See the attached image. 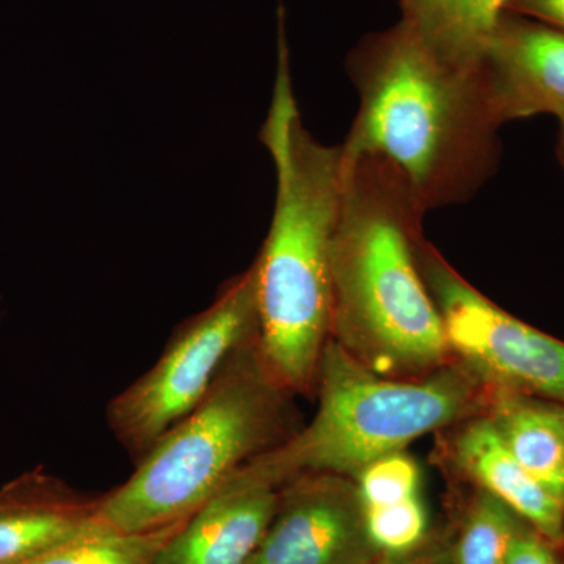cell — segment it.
Returning <instances> with one entry per match:
<instances>
[{
  "mask_svg": "<svg viewBox=\"0 0 564 564\" xmlns=\"http://www.w3.org/2000/svg\"><path fill=\"white\" fill-rule=\"evenodd\" d=\"M348 73L361 106L343 147L392 163L423 209L467 202L496 172L500 124L480 65L445 61L400 20L364 36Z\"/></svg>",
  "mask_w": 564,
  "mask_h": 564,
  "instance_id": "1",
  "label": "cell"
},
{
  "mask_svg": "<svg viewBox=\"0 0 564 564\" xmlns=\"http://www.w3.org/2000/svg\"><path fill=\"white\" fill-rule=\"evenodd\" d=\"M425 214L392 163L343 147L332 339L384 377L436 372L451 351L419 263Z\"/></svg>",
  "mask_w": 564,
  "mask_h": 564,
  "instance_id": "2",
  "label": "cell"
},
{
  "mask_svg": "<svg viewBox=\"0 0 564 564\" xmlns=\"http://www.w3.org/2000/svg\"><path fill=\"white\" fill-rule=\"evenodd\" d=\"M272 107L262 141L276 170L272 226L252 265L259 345L289 391L317 380L332 339L333 240L343 191V144L325 147L304 128L289 73L284 25Z\"/></svg>",
  "mask_w": 564,
  "mask_h": 564,
  "instance_id": "3",
  "label": "cell"
},
{
  "mask_svg": "<svg viewBox=\"0 0 564 564\" xmlns=\"http://www.w3.org/2000/svg\"><path fill=\"white\" fill-rule=\"evenodd\" d=\"M289 392L252 337L198 406L141 456L131 478L96 503L99 521L124 533L185 521L245 464L284 441Z\"/></svg>",
  "mask_w": 564,
  "mask_h": 564,
  "instance_id": "4",
  "label": "cell"
},
{
  "mask_svg": "<svg viewBox=\"0 0 564 564\" xmlns=\"http://www.w3.org/2000/svg\"><path fill=\"white\" fill-rule=\"evenodd\" d=\"M317 381L310 425L248 463L276 488L303 475H358L423 434L462 421L489 397L473 370L448 367L399 380L367 369L334 339L323 350Z\"/></svg>",
  "mask_w": 564,
  "mask_h": 564,
  "instance_id": "5",
  "label": "cell"
},
{
  "mask_svg": "<svg viewBox=\"0 0 564 564\" xmlns=\"http://www.w3.org/2000/svg\"><path fill=\"white\" fill-rule=\"evenodd\" d=\"M258 336L252 267L170 340L159 361L110 402V429L140 456L198 406L225 364Z\"/></svg>",
  "mask_w": 564,
  "mask_h": 564,
  "instance_id": "6",
  "label": "cell"
},
{
  "mask_svg": "<svg viewBox=\"0 0 564 564\" xmlns=\"http://www.w3.org/2000/svg\"><path fill=\"white\" fill-rule=\"evenodd\" d=\"M423 280L448 347L489 388L564 403V343L519 321L456 273L432 245L419 247Z\"/></svg>",
  "mask_w": 564,
  "mask_h": 564,
  "instance_id": "7",
  "label": "cell"
},
{
  "mask_svg": "<svg viewBox=\"0 0 564 564\" xmlns=\"http://www.w3.org/2000/svg\"><path fill=\"white\" fill-rule=\"evenodd\" d=\"M369 545L356 486L339 475H303L282 486L247 564H366Z\"/></svg>",
  "mask_w": 564,
  "mask_h": 564,
  "instance_id": "8",
  "label": "cell"
},
{
  "mask_svg": "<svg viewBox=\"0 0 564 564\" xmlns=\"http://www.w3.org/2000/svg\"><path fill=\"white\" fill-rule=\"evenodd\" d=\"M494 117L505 122L564 117V31L505 11L480 61Z\"/></svg>",
  "mask_w": 564,
  "mask_h": 564,
  "instance_id": "9",
  "label": "cell"
},
{
  "mask_svg": "<svg viewBox=\"0 0 564 564\" xmlns=\"http://www.w3.org/2000/svg\"><path fill=\"white\" fill-rule=\"evenodd\" d=\"M280 492L245 464L177 527L152 564H247L272 524Z\"/></svg>",
  "mask_w": 564,
  "mask_h": 564,
  "instance_id": "10",
  "label": "cell"
},
{
  "mask_svg": "<svg viewBox=\"0 0 564 564\" xmlns=\"http://www.w3.org/2000/svg\"><path fill=\"white\" fill-rule=\"evenodd\" d=\"M464 473L549 541L562 545L564 505L545 491L508 451L488 415L464 425L455 443Z\"/></svg>",
  "mask_w": 564,
  "mask_h": 564,
  "instance_id": "11",
  "label": "cell"
},
{
  "mask_svg": "<svg viewBox=\"0 0 564 564\" xmlns=\"http://www.w3.org/2000/svg\"><path fill=\"white\" fill-rule=\"evenodd\" d=\"M486 404L508 451L564 505V403L491 388Z\"/></svg>",
  "mask_w": 564,
  "mask_h": 564,
  "instance_id": "12",
  "label": "cell"
},
{
  "mask_svg": "<svg viewBox=\"0 0 564 564\" xmlns=\"http://www.w3.org/2000/svg\"><path fill=\"white\" fill-rule=\"evenodd\" d=\"M511 0H400L402 20L430 50L455 65L477 68L486 43Z\"/></svg>",
  "mask_w": 564,
  "mask_h": 564,
  "instance_id": "13",
  "label": "cell"
},
{
  "mask_svg": "<svg viewBox=\"0 0 564 564\" xmlns=\"http://www.w3.org/2000/svg\"><path fill=\"white\" fill-rule=\"evenodd\" d=\"M101 524L95 505L68 502L0 508V564H22Z\"/></svg>",
  "mask_w": 564,
  "mask_h": 564,
  "instance_id": "14",
  "label": "cell"
},
{
  "mask_svg": "<svg viewBox=\"0 0 564 564\" xmlns=\"http://www.w3.org/2000/svg\"><path fill=\"white\" fill-rule=\"evenodd\" d=\"M182 522L144 533L118 532L101 522L90 532L22 564H152Z\"/></svg>",
  "mask_w": 564,
  "mask_h": 564,
  "instance_id": "15",
  "label": "cell"
},
{
  "mask_svg": "<svg viewBox=\"0 0 564 564\" xmlns=\"http://www.w3.org/2000/svg\"><path fill=\"white\" fill-rule=\"evenodd\" d=\"M522 524L507 505L481 491L459 532L454 564H503Z\"/></svg>",
  "mask_w": 564,
  "mask_h": 564,
  "instance_id": "16",
  "label": "cell"
},
{
  "mask_svg": "<svg viewBox=\"0 0 564 564\" xmlns=\"http://www.w3.org/2000/svg\"><path fill=\"white\" fill-rule=\"evenodd\" d=\"M367 540L377 551L402 556L421 543L426 511L419 496L388 507L362 508Z\"/></svg>",
  "mask_w": 564,
  "mask_h": 564,
  "instance_id": "17",
  "label": "cell"
},
{
  "mask_svg": "<svg viewBox=\"0 0 564 564\" xmlns=\"http://www.w3.org/2000/svg\"><path fill=\"white\" fill-rule=\"evenodd\" d=\"M356 477V491L362 508L388 507L419 496L421 475L417 464L402 452L375 459Z\"/></svg>",
  "mask_w": 564,
  "mask_h": 564,
  "instance_id": "18",
  "label": "cell"
},
{
  "mask_svg": "<svg viewBox=\"0 0 564 564\" xmlns=\"http://www.w3.org/2000/svg\"><path fill=\"white\" fill-rule=\"evenodd\" d=\"M558 549L524 522L516 533L503 564H563Z\"/></svg>",
  "mask_w": 564,
  "mask_h": 564,
  "instance_id": "19",
  "label": "cell"
},
{
  "mask_svg": "<svg viewBox=\"0 0 564 564\" xmlns=\"http://www.w3.org/2000/svg\"><path fill=\"white\" fill-rule=\"evenodd\" d=\"M508 11L564 31V0H511Z\"/></svg>",
  "mask_w": 564,
  "mask_h": 564,
  "instance_id": "20",
  "label": "cell"
},
{
  "mask_svg": "<svg viewBox=\"0 0 564 564\" xmlns=\"http://www.w3.org/2000/svg\"><path fill=\"white\" fill-rule=\"evenodd\" d=\"M556 152H558V159L564 169V117L560 118L558 147H556Z\"/></svg>",
  "mask_w": 564,
  "mask_h": 564,
  "instance_id": "21",
  "label": "cell"
},
{
  "mask_svg": "<svg viewBox=\"0 0 564 564\" xmlns=\"http://www.w3.org/2000/svg\"><path fill=\"white\" fill-rule=\"evenodd\" d=\"M383 564H425L421 562H411V560H402L399 556H392V558L386 560Z\"/></svg>",
  "mask_w": 564,
  "mask_h": 564,
  "instance_id": "22",
  "label": "cell"
},
{
  "mask_svg": "<svg viewBox=\"0 0 564 564\" xmlns=\"http://www.w3.org/2000/svg\"><path fill=\"white\" fill-rule=\"evenodd\" d=\"M560 549H563V551H564V533H563V541H562V545H560Z\"/></svg>",
  "mask_w": 564,
  "mask_h": 564,
  "instance_id": "23",
  "label": "cell"
}]
</instances>
